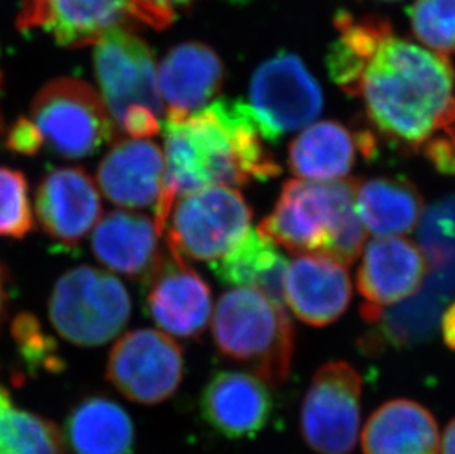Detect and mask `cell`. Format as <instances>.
<instances>
[{
  "mask_svg": "<svg viewBox=\"0 0 455 454\" xmlns=\"http://www.w3.org/2000/svg\"><path fill=\"white\" fill-rule=\"evenodd\" d=\"M164 189L155 207L163 235L176 198L210 186H243L280 174L250 103L219 99L185 120L163 121Z\"/></svg>",
  "mask_w": 455,
  "mask_h": 454,
  "instance_id": "1",
  "label": "cell"
},
{
  "mask_svg": "<svg viewBox=\"0 0 455 454\" xmlns=\"http://www.w3.org/2000/svg\"><path fill=\"white\" fill-rule=\"evenodd\" d=\"M355 98L374 129L419 150L455 123V71L447 56L394 35L389 22L365 60Z\"/></svg>",
  "mask_w": 455,
  "mask_h": 454,
  "instance_id": "2",
  "label": "cell"
},
{
  "mask_svg": "<svg viewBox=\"0 0 455 454\" xmlns=\"http://www.w3.org/2000/svg\"><path fill=\"white\" fill-rule=\"evenodd\" d=\"M258 231L292 254H324L353 264L365 229L355 210V179L289 181Z\"/></svg>",
  "mask_w": 455,
  "mask_h": 454,
  "instance_id": "3",
  "label": "cell"
},
{
  "mask_svg": "<svg viewBox=\"0 0 455 454\" xmlns=\"http://www.w3.org/2000/svg\"><path fill=\"white\" fill-rule=\"evenodd\" d=\"M212 338L221 356L245 364L267 385L288 381L295 330L277 301L251 288L226 292L215 307Z\"/></svg>",
  "mask_w": 455,
  "mask_h": 454,
  "instance_id": "4",
  "label": "cell"
},
{
  "mask_svg": "<svg viewBox=\"0 0 455 454\" xmlns=\"http://www.w3.org/2000/svg\"><path fill=\"white\" fill-rule=\"evenodd\" d=\"M93 46L102 101L118 134L149 139L161 134L165 111L149 45L130 28H116Z\"/></svg>",
  "mask_w": 455,
  "mask_h": 454,
  "instance_id": "5",
  "label": "cell"
},
{
  "mask_svg": "<svg viewBox=\"0 0 455 454\" xmlns=\"http://www.w3.org/2000/svg\"><path fill=\"white\" fill-rule=\"evenodd\" d=\"M132 301L124 285L108 272L78 266L62 274L49 300L56 332L80 347H100L124 329Z\"/></svg>",
  "mask_w": 455,
  "mask_h": 454,
  "instance_id": "6",
  "label": "cell"
},
{
  "mask_svg": "<svg viewBox=\"0 0 455 454\" xmlns=\"http://www.w3.org/2000/svg\"><path fill=\"white\" fill-rule=\"evenodd\" d=\"M251 222L250 204L236 189L210 186L185 193L168 215V251L185 260L217 262L243 239Z\"/></svg>",
  "mask_w": 455,
  "mask_h": 454,
  "instance_id": "7",
  "label": "cell"
},
{
  "mask_svg": "<svg viewBox=\"0 0 455 454\" xmlns=\"http://www.w3.org/2000/svg\"><path fill=\"white\" fill-rule=\"evenodd\" d=\"M30 120L44 145L64 158H86L120 139L102 98L77 78L48 83L31 103Z\"/></svg>",
  "mask_w": 455,
  "mask_h": 454,
  "instance_id": "8",
  "label": "cell"
},
{
  "mask_svg": "<svg viewBox=\"0 0 455 454\" xmlns=\"http://www.w3.org/2000/svg\"><path fill=\"white\" fill-rule=\"evenodd\" d=\"M251 111L267 143L292 134L323 111V92L301 58L282 52L264 61L250 86Z\"/></svg>",
  "mask_w": 455,
  "mask_h": 454,
  "instance_id": "9",
  "label": "cell"
},
{
  "mask_svg": "<svg viewBox=\"0 0 455 454\" xmlns=\"http://www.w3.org/2000/svg\"><path fill=\"white\" fill-rule=\"evenodd\" d=\"M363 377L347 361L323 364L301 409V433L317 454H351L360 431Z\"/></svg>",
  "mask_w": 455,
  "mask_h": 454,
  "instance_id": "10",
  "label": "cell"
},
{
  "mask_svg": "<svg viewBox=\"0 0 455 454\" xmlns=\"http://www.w3.org/2000/svg\"><path fill=\"white\" fill-rule=\"evenodd\" d=\"M183 372L181 348L161 330L125 334L108 359V379L134 403L158 404L172 397L183 381Z\"/></svg>",
  "mask_w": 455,
  "mask_h": 454,
  "instance_id": "11",
  "label": "cell"
},
{
  "mask_svg": "<svg viewBox=\"0 0 455 454\" xmlns=\"http://www.w3.org/2000/svg\"><path fill=\"white\" fill-rule=\"evenodd\" d=\"M427 274V260L412 240L385 236L367 244L358 269V289L364 296L361 316L376 323L385 305L403 303L420 291Z\"/></svg>",
  "mask_w": 455,
  "mask_h": 454,
  "instance_id": "12",
  "label": "cell"
},
{
  "mask_svg": "<svg viewBox=\"0 0 455 454\" xmlns=\"http://www.w3.org/2000/svg\"><path fill=\"white\" fill-rule=\"evenodd\" d=\"M147 305L159 329L179 338H198L205 332L212 313L208 283L170 251L147 279Z\"/></svg>",
  "mask_w": 455,
  "mask_h": 454,
  "instance_id": "13",
  "label": "cell"
},
{
  "mask_svg": "<svg viewBox=\"0 0 455 454\" xmlns=\"http://www.w3.org/2000/svg\"><path fill=\"white\" fill-rule=\"evenodd\" d=\"M36 215L52 239L77 245L102 215L100 189L83 168L52 170L37 189Z\"/></svg>",
  "mask_w": 455,
  "mask_h": 454,
  "instance_id": "14",
  "label": "cell"
},
{
  "mask_svg": "<svg viewBox=\"0 0 455 454\" xmlns=\"http://www.w3.org/2000/svg\"><path fill=\"white\" fill-rule=\"evenodd\" d=\"M134 21L124 0H24L21 30L44 28L60 46L95 45L108 31L130 28Z\"/></svg>",
  "mask_w": 455,
  "mask_h": 454,
  "instance_id": "15",
  "label": "cell"
},
{
  "mask_svg": "<svg viewBox=\"0 0 455 454\" xmlns=\"http://www.w3.org/2000/svg\"><path fill=\"white\" fill-rule=\"evenodd\" d=\"M353 285L344 263L324 254H304L288 266L284 301L307 325H331L348 309Z\"/></svg>",
  "mask_w": 455,
  "mask_h": 454,
  "instance_id": "16",
  "label": "cell"
},
{
  "mask_svg": "<svg viewBox=\"0 0 455 454\" xmlns=\"http://www.w3.org/2000/svg\"><path fill=\"white\" fill-rule=\"evenodd\" d=\"M275 401L266 382L252 373H215L201 397L204 419L228 440L257 437L266 428Z\"/></svg>",
  "mask_w": 455,
  "mask_h": 454,
  "instance_id": "17",
  "label": "cell"
},
{
  "mask_svg": "<svg viewBox=\"0 0 455 454\" xmlns=\"http://www.w3.org/2000/svg\"><path fill=\"white\" fill-rule=\"evenodd\" d=\"M223 82V61L214 49L199 42L172 47L158 69L164 120H185L203 109L219 93Z\"/></svg>",
  "mask_w": 455,
  "mask_h": 454,
  "instance_id": "18",
  "label": "cell"
},
{
  "mask_svg": "<svg viewBox=\"0 0 455 454\" xmlns=\"http://www.w3.org/2000/svg\"><path fill=\"white\" fill-rule=\"evenodd\" d=\"M163 150L149 139H116L98 168L107 199L125 208L156 207L164 189Z\"/></svg>",
  "mask_w": 455,
  "mask_h": 454,
  "instance_id": "19",
  "label": "cell"
},
{
  "mask_svg": "<svg viewBox=\"0 0 455 454\" xmlns=\"http://www.w3.org/2000/svg\"><path fill=\"white\" fill-rule=\"evenodd\" d=\"M155 220L130 211H109L92 235V251L102 264L129 278L148 279L164 255Z\"/></svg>",
  "mask_w": 455,
  "mask_h": 454,
  "instance_id": "20",
  "label": "cell"
},
{
  "mask_svg": "<svg viewBox=\"0 0 455 454\" xmlns=\"http://www.w3.org/2000/svg\"><path fill=\"white\" fill-rule=\"evenodd\" d=\"M364 454H439L438 422L412 400L387 401L370 416L363 431Z\"/></svg>",
  "mask_w": 455,
  "mask_h": 454,
  "instance_id": "21",
  "label": "cell"
},
{
  "mask_svg": "<svg viewBox=\"0 0 455 454\" xmlns=\"http://www.w3.org/2000/svg\"><path fill=\"white\" fill-rule=\"evenodd\" d=\"M454 292L426 274L420 291L403 301L395 309L383 312L378 328L363 339L364 352H382L385 348L414 347L429 341L438 329L443 305Z\"/></svg>",
  "mask_w": 455,
  "mask_h": 454,
  "instance_id": "22",
  "label": "cell"
},
{
  "mask_svg": "<svg viewBox=\"0 0 455 454\" xmlns=\"http://www.w3.org/2000/svg\"><path fill=\"white\" fill-rule=\"evenodd\" d=\"M361 152L360 134L338 121L309 126L289 148V168L311 182H336L348 176Z\"/></svg>",
  "mask_w": 455,
  "mask_h": 454,
  "instance_id": "23",
  "label": "cell"
},
{
  "mask_svg": "<svg viewBox=\"0 0 455 454\" xmlns=\"http://www.w3.org/2000/svg\"><path fill=\"white\" fill-rule=\"evenodd\" d=\"M425 201L404 177L355 179V210L364 229L376 236L405 235L416 229Z\"/></svg>",
  "mask_w": 455,
  "mask_h": 454,
  "instance_id": "24",
  "label": "cell"
},
{
  "mask_svg": "<svg viewBox=\"0 0 455 454\" xmlns=\"http://www.w3.org/2000/svg\"><path fill=\"white\" fill-rule=\"evenodd\" d=\"M215 276L230 287L251 288L280 304L284 301V276L288 262L275 242L250 231L224 257L211 263Z\"/></svg>",
  "mask_w": 455,
  "mask_h": 454,
  "instance_id": "25",
  "label": "cell"
},
{
  "mask_svg": "<svg viewBox=\"0 0 455 454\" xmlns=\"http://www.w3.org/2000/svg\"><path fill=\"white\" fill-rule=\"evenodd\" d=\"M67 442L76 454H129L133 424L118 404L95 397L78 404L69 415Z\"/></svg>",
  "mask_w": 455,
  "mask_h": 454,
  "instance_id": "26",
  "label": "cell"
},
{
  "mask_svg": "<svg viewBox=\"0 0 455 454\" xmlns=\"http://www.w3.org/2000/svg\"><path fill=\"white\" fill-rule=\"evenodd\" d=\"M0 454H64L60 431L48 420L15 408L2 386Z\"/></svg>",
  "mask_w": 455,
  "mask_h": 454,
  "instance_id": "27",
  "label": "cell"
},
{
  "mask_svg": "<svg viewBox=\"0 0 455 454\" xmlns=\"http://www.w3.org/2000/svg\"><path fill=\"white\" fill-rule=\"evenodd\" d=\"M412 31L421 44L447 55L455 52V0H414Z\"/></svg>",
  "mask_w": 455,
  "mask_h": 454,
  "instance_id": "28",
  "label": "cell"
},
{
  "mask_svg": "<svg viewBox=\"0 0 455 454\" xmlns=\"http://www.w3.org/2000/svg\"><path fill=\"white\" fill-rule=\"evenodd\" d=\"M33 229L28 184L22 173L0 167V236L22 239Z\"/></svg>",
  "mask_w": 455,
  "mask_h": 454,
  "instance_id": "29",
  "label": "cell"
},
{
  "mask_svg": "<svg viewBox=\"0 0 455 454\" xmlns=\"http://www.w3.org/2000/svg\"><path fill=\"white\" fill-rule=\"evenodd\" d=\"M420 242L430 267L455 254V197L430 207L421 219Z\"/></svg>",
  "mask_w": 455,
  "mask_h": 454,
  "instance_id": "30",
  "label": "cell"
},
{
  "mask_svg": "<svg viewBox=\"0 0 455 454\" xmlns=\"http://www.w3.org/2000/svg\"><path fill=\"white\" fill-rule=\"evenodd\" d=\"M13 335L21 347L22 354L31 364H46L49 361L55 363V359L49 356V350L53 347L48 345L46 336H44L37 321L31 316L22 314L15 320Z\"/></svg>",
  "mask_w": 455,
  "mask_h": 454,
  "instance_id": "31",
  "label": "cell"
},
{
  "mask_svg": "<svg viewBox=\"0 0 455 454\" xmlns=\"http://www.w3.org/2000/svg\"><path fill=\"white\" fill-rule=\"evenodd\" d=\"M423 154L438 172L455 176V123L426 142Z\"/></svg>",
  "mask_w": 455,
  "mask_h": 454,
  "instance_id": "32",
  "label": "cell"
},
{
  "mask_svg": "<svg viewBox=\"0 0 455 454\" xmlns=\"http://www.w3.org/2000/svg\"><path fill=\"white\" fill-rule=\"evenodd\" d=\"M134 20L145 22L156 30L172 26L176 9L170 0H124Z\"/></svg>",
  "mask_w": 455,
  "mask_h": 454,
  "instance_id": "33",
  "label": "cell"
},
{
  "mask_svg": "<svg viewBox=\"0 0 455 454\" xmlns=\"http://www.w3.org/2000/svg\"><path fill=\"white\" fill-rule=\"evenodd\" d=\"M8 146L18 154L35 155L44 146V139L30 118H20L9 130Z\"/></svg>",
  "mask_w": 455,
  "mask_h": 454,
  "instance_id": "34",
  "label": "cell"
},
{
  "mask_svg": "<svg viewBox=\"0 0 455 454\" xmlns=\"http://www.w3.org/2000/svg\"><path fill=\"white\" fill-rule=\"evenodd\" d=\"M441 329H443V341L447 344V347L455 352V303L450 305L447 312L443 314Z\"/></svg>",
  "mask_w": 455,
  "mask_h": 454,
  "instance_id": "35",
  "label": "cell"
},
{
  "mask_svg": "<svg viewBox=\"0 0 455 454\" xmlns=\"http://www.w3.org/2000/svg\"><path fill=\"white\" fill-rule=\"evenodd\" d=\"M443 454H455V418L448 424L443 433V442H441Z\"/></svg>",
  "mask_w": 455,
  "mask_h": 454,
  "instance_id": "36",
  "label": "cell"
},
{
  "mask_svg": "<svg viewBox=\"0 0 455 454\" xmlns=\"http://www.w3.org/2000/svg\"><path fill=\"white\" fill-rule=\"evenodd\" d=\"M6 304H8V292H6V274L4 267L0 266V325L4 321V313H6Z\"/></svg>",
  "mask_w": 455,
  "mask_h": 454,
  "instance_id": "37",
  "label": "cell"
},
{
  "mask_svg": "<svg viewBox=\"0 0 455 454\" xmlns=\"http://www.w3.org/2000/svg\"><path fill=\"white\" fill-rule=\"evenodd\" d=\"M174 9L185 8L188 4H194L195 0H170Z\"/></svg>",
  "mask_w": 455,
  "mask_h": 454,
  "instance_id": "38",
  "label": "cell"
},
{
  "mask_svg": "<svg viewBox=\"0 0 455 454\" xmlns=\"http://www.w3.org/2000/svg\"><path fill=\"white\" fill-rule=\"evenodd\" d=\"M0 83H2V74H0ZM4 134V118H2V114H0V136Z\"/></svg>",
  "mask_w": 455,
  "mask_h": 454,
  "instance_id": "39",
  "label": "cell"
},
{
  "mask_svg": "<svg viewBox=\"0 0 455 454\" xmlns=\"http://www.w3.org/2000/svg\"><path fill=\"white\" fill-rule=\"evenodd\" d=\"M235 2H236V0H235ZM239 2H243V0H239Z\"/></svg>",
  "mask_w": 455,
  "mask_h": 454,
  "instance_id": "40",
  "label": "cell"
}]
</instances>
